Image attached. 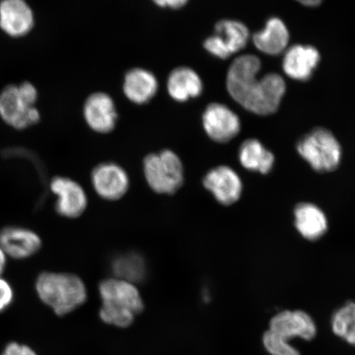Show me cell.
Wrapping results in <instances>:
<instances>
[{
	"instance_id": "6da1fadb",
	"label": "cell",
	"mask_w": 355,
	"mask_h": 355,
	"mask_svg": "<svg viewBox=\"0 0 355 355\" xmlns=\"http://www.w3.org/2000/svg\"><path fill=\"white\" fill-rule=\"evenodd\" d=\"M261 61L255 55L239 56L230 65L226 87L230 95L250 112L259 115L272 114L277 110L286 93V85L277 73L257 78Z\"/></svg>"
},
{
	"instance_id": "7a4b0ae2",
	"label": "cell",
	"mask_w": 355,
	"mask_h": 355,
	"mask_svg": "<svg viewBox=\"0 0 355 355\" xmlns=\"http://www.w3.org/2000/svg\"><path fill=\"white\" fill-rule=\"evenodd\" d=\"M35 288L40 300L58 316L73 312L87 296L82 279L71 273L44 272L35 279Z\"/></svg>"
},
{
	"instance_id": "3957f363",
	"label": "cell",
	"mask_w": 355,
	"mask_h": 355,
	"mask_svg": "<svg viewBox=\"0 0 355 355\" xmlns=\"http://www.w3.org/2000/svg\"><path fill=\"white\" fill-rule=\"evenodd\" d=\"M102 300L101 320L119 327L130 326L135 317L144 310V302L135 284L118 278L105 279L100 284Z\"/></svg>"
},
{
	"instance_id": "277c9868",
	"label": "cell",
	"mask_w": 355,
	"mask_h": 355,
	"mask_svg": "<svg viewBox=\"0 0 355 355\" xmlns=\"http://www.w3.org/2000/svg\"><path fill=\"white\" fill-rule=\"evenodd\" d=\"M297 152L314 171L330 173L343 161V148L333 133L324 128H314L301 137Z\"/></svg>"
},
{
	"instance_id": "5b68a950",
	"label": "cell",
	"mask_w": 355,
	"mask_h": 355,
	"mask_svg": "<svg viewBox=\"0 0 355 355\" xmlns=\"http://www.w3.org/2000/svg\"><path fill=\"white\" fill-rule=\"evenodd\" d=\"M144 174L150 189L158 193H175L184 183L183 164L170 150L148 155L144 159Z\"/></svg>"
},
{
	"instance_id": "8992f818",
	"label": "cell",
	"mask_w": 355,
	"mask_h": 355,
	"mask_svg": "<svg viewBox=\"0 0 355 355\" xmlns=\"http://www.w3.org/2000/svg\"><path fill=\"white\" fill-rule=\"evenodd\" d=\"M41 119V111L22 98L17 83H8L0 89V121L6 126L25 131L37 125Z\"/></svg>"
},
{
	"instance_id": "52a82bcc",
	"label": "cell",
	"mask_w": 355,
	"mask_h": 355,
	"mask_svg": "<svg viewBox=\"0 0 355 355\" xmlns=\"http://www.w3.org/2000/svg\"><path fill=\"white\" fill-rule=\"evenodd\" d=\"M35 26L37 16L28 0H0V32L6 37H28Z\"/></svg>"
},
{
	"instance_id": "ba28073f",
	"label": "cell",
	"mask_w": 355,
	"mask_h": 355,
	"mask_svg": "<svg viewBox=\"0 0 355 355\" xmlns=\"http://www.w3.org/2000/svg\"><path fill=\"white\" fill-rule=\"evenodd\" d=\"M250 31L241 21L220 20L215 26L214 35L204 42V48L213 56L226 60L245 48Z\"/></svg>"
},
{
	"instance_id": "9c48e42d",
	"label": "cell",
	"mask_w": 355,
	"mask_h": 355,
	"mask_svg": "<svg viewBox=\"0 0 355 355\" xmlns=\"http://www.w3.org/2000/svg\"><path fill=\"white\" fill-rule=\"evenodd\" d=\"M268 330L283 339L300 338L310 341L316 337V322L304 310H283L270 318Z\"/></svg>"
},
{
	"instance_id": "30bf717a",
	"label": "cell",
	"mask_w": 355,
	"mask_h": 355,
	"mask_svg": "<svg viewBox=\"0 0 355 355\" xmlns=\"http://www.w3.org/2000/svg\"><path fill=\"white\" fill-rule=\"evenodd\" d=\"M42 246V238L33 230L19 225H8L0 230V247L8 259H30L41 250Z\"/></svg>"
},
{
	"instance_id": "8fae6325",
	"label": "cell",
	"mask_w": 355,
	"mask_h": 355,
	"mask_svg": "<svg viewBox=\"0 0 355 355\" xmlns=\"http://www.w3.org/2000/svg\"><path fill=\"white\" fill-rule=\"evenodd\" d=\"M202 123L208 137L219 144L228 143L241 132L238 115L225 105H208L202 115Z\"/></svg>"
},
{
	"instance_id": "7c38bea8",
	"label": "cell",
	"mask_w": 355,
	"mask_h": 355,
	"mask_svg": "<svg viewBox=\"0 0 355 355\" xmlns=\"http://www.w3.org/2000/svg\"><path fill=\"white\" fill-rule=\"evenodd\" d=\"M203 184L216 201L224 206L233 205L237 202L243 192L241 176L228 166L212 168L204 177Z\"/></svg>"
},
{
	"instance_id": "4fadbf2b",
	"label": "cell",
	"mask_w": 355,
	"mask_h": 355,
	"mask_svg": "<svg viewBox=\"0 0 355 355\" xmlns=\"http://www.w3.org/2000/svg\"><path fill=\"white\" fill-rule=\"evenodd\" d=\"M50 189L56 196L55 210L66 218H76L86 210L87 198L82 186L69 178H53Z\"/></svg>"
},
{
	"instance_id": "5bb4252c",
	"label": "cell",
	"mask_w": 355,
	"mask_h": 355,
	"mask_svg": "<svg viewBox=\"0 0 355 355\" xmlns=\"http://www.w3.org/2000/svg\"><path fill=\"white\" fill-rule=\"evenodd\" d=\"M92 180L97 194L110 201L121 198L130 186L125 171L114 163L101 164L95 168Z\"/></svg>"
},
{
	"instance_id": "9a60e30c",
	"label": "cell",
	"mask_w": 355,
	"mask_h": 355,
	"mask_svg": "<svg viewBox=\"0 0 355 355\" xmlns=\"http://www.w3.org/2000/svg\"><path fill=\"white\" fill-rule=\"evenodd\" d=\"M83 114L89 127L101 133L112 131L118 117L113 99L104 92L93 93L88 97Z\"/></svg>"
},
{
	"instance_id": "2e32d148",
	"label": "cell",
	"mask_w": 355,
	"mask_h": 355,
	"mask_svg": "<svg viewBox=\"0 0 355 355\" xmlns=\"http://www.w3.org/2000/svg\"><path fill=\"white\" fill-rule=\"evenodd\" d=\"M320 59L316 48L296 44L288 49L284 56V72L297 81H307L313 76Z\"/></svg>"
},
{
	"instance_id": "e0dca14e",
	"label": "cell",
	"mask_w": 355,
	"mask_h": 355,
	"mask_svg": "<svg viewBox=\"0 0 355 355\" xmlns=\"http://www.w3.org/2000/svg\"><path fill=\"white\" fill-rule=\"evenodd\" d=\"M294 220L297 232L309 241L322 239L329 228L325 212L312 202L297 204L294 209Z\"/></svg>"
},
{
	"instance_id": "ac0fdd59",
	"label": "cell",
	"mask_w": 355,
	"mask_h": 355,
	"mask_svg": "<svg viewBox=\"0 0 355 355\" xmlns=\"http://www.w3.org/2000/svg\"><path fill=\"white\" fill-rule=\"evenodd\" d=\"M158 87L155 75L144 69H132L124 78V94L135 104H144L153 99L157 94Z\"/></svg>"
},
{
	"instance_id": "d6986e66",
	"label": "cell",
	"mask_w": 355,
	"mask_h": 355,
	"mask_svg": "<svg viewBox=\"0 0 355 355\" xmlns=\"http://www.w3.org/2000/svg\"><path fill=\"white\" fill-rule=\"evenodd\" d=\"M239 161L245 170L268 175L276 164V157L259 140L250 139L239 149Z\"/></svg>"
},
{
	"instance_id": "ffe728a7",
	"label": "cell",
	"mask_w": 355,
	"mask_h": 355,
	"mask_svg": "<svg viewBox=\"0 0 355 355\" xmlns=\"http://www.w3.org/2000/svg\"><path fill=\"white\" fill-rule=\"evenodd\" d=\"M290 41V33L284 22L278 17H270L265 28L252 37L257 50L266 55H277L286 50Z\"/></svg>"
},
{
	"instance_id": "44dd1931",
	"label": "cell",
	"mask_w": 355,
	"mask_h": 355,
	"mask_svg": "<svg viewBox=\"0 0 355 355\" xmlns=\"http://www.w3.org/2000/svg\"><path fill=\"white\" fill-rule=\"evenodd\" d=\"M167 89L173 99L184 102L201 95L203 83L193 69L189 67H179L168 76Z\"/></svg>"
},
{
	"instance_id": "7402d4cb",
	"label": "cell",
	"mask_w": 355,
	"mask_h": 355,
	"mask_svg": "<svg viewBox=\"0 0 355 355\" xmlns=\"http://www.w3.org/2000/svg\"><path fill=\"white\" fill-rule=\"evenodd\" d=\"M112 270L115 278L123 279L135 285V283L144 281L146 273L144 259L135 252L118 256L113 261Z\"/></svg>"
},
{
	"instance_id": "603a6c76",
	"label": "cell",
	"mask_w": 355,
	"mask_h": 355,
	"mask_svg": "<svg viewBox=\"0 0 355 355\" xmlns=\"http://www.w3.org/2000/svg\"><path fill=\"white\" fill-rule=\"evenodd\" d=\"M355 318V302L349 301L335 311L331 320V327L335 336L344 339Z\"/></svg>"
},
{
	"instance_id": "cb8c5ba5",
	"label": "cell",
	"mask_w": 355,
	"mask_h": 355,
	"mask_svg": "<svg viewBox=\"0 0 355 355\" xmlns=\"http://www.w3.org/2000/svg\"><path fill=\"white\" fill-rule=\"evenodd\" d=\"M263 344L270 355H301L299 349L293 346L290 341L269 330L264 332Z\"/></svg>"
},
{
	"instance_id": "d4e9b609",
	"label": "cell",
	"mask_w": 355,
	"mask_h": 355,
	"mask_svg": "<svg viewBox=\"0 0 355 355\" xmlns=\"http://www.w3.org/2000/svg\"><path fill=\"white\" fill-rule=\"evenodd\" d=\"M15 290L10 282L2 276L0 277V313L4 312L15 301Z\"/></svg>"
},
{
	"instance_id": "484cf974",
	"label": "cell",
	"mask_w": 355,
	"mask_h": 355,
	"mask_svg": "<svg viewBox=\"0 0 355 355\" xmlns=\"http://www.w3.org/2000/svg\"><path fill=\"white\" fill-rule=\"evenodd\" d=\"M17 87H19L20 95L26 103L33 106L37 105L40 96L39 91L33 82L25 80V81L17 83Z\"/></svg>"
},
{
	"instance_id": "4316f807",
	"label": "cell",
	"mask_w": 355,
	"mask_h": 355,
	"mask_svg": "<svg viewBox=\"0 0 355 355\" xmlns=\"http://www.w3.org/2000/svg\"><path fill=\"white\" fill-rule=\"evenodd\" d=\"M0 355H37L29 345L11 341L4 346Z\"/></svg>"
},
{
	"instance_id": "83f0119b",
	"label": "cell",
	"mask_w": 355,
	"mask_h": 355,
	"mask_svg": "<svg viewBox=\"0 0 355 355\" xmlns=\"http://www.w3.org/2000/svg\"><path fill=\"white\" fill-rule=\"evenodd\" d=\"M153 1L161 7L180 8L184 7L189 0H153Z\"/></svg>"
},
{
	"instance_id": "f1b7e54d",
	"label": "cell",
	"mask_w": 355,
	"mask_h": 355,
	"mask_svg": "<svg viewBox=\"0 0 355 355\" xmlns=\"http://www.w3.org/2000/svg\"><path fill=\"white\" fill-rule=\"evenodd\" d=\"M344 340L349 345L355 346V318L350 325L349 330L347 331V334L345 336Z\"/></svg>"
},
{
	"instance_id": "f546056e",
	"label": "cell",
	"mask_w": 355,
	"mask_h": 355,
	"mask_svg": "<svg viewBox=\"0 0 355 355\" xmlns=\"http://www.w3.org/2000/svg\"><path fill=\"white\" fill-rule=\"evenodd\" d=\"M8 259V257L6 254V252H4L2 248L0 247V277L2 276L4 270L6 269Z\"/></svg>"
},
{
	"instance_id": "4dcf8cb0",
	"label": "cell",
	"mask_w": 355,
	"mask_h": 355,
	"mask_svg": "<svg viewBox=\"0 0 355 355\" xmlns=\"http://www.w3.org/2000/svg\"><path fill=\"white\" fill-rule=\"evenodd\" d=\"M297 1L305 6L316 7L321 4L322 0H297Z\"/></svg>"
}]
</instances>
